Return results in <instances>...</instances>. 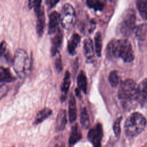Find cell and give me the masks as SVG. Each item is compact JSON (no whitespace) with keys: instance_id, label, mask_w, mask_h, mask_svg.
I'll return each mask as SVG.
<instances>
[{"instance_id":"cell-1","label":"cell","mask_w":147,"mask_h":147,"mask_svg":"<svg viewBox=\"0 0 147 147\" xmlns=\"http://www.w3.org/2000/svg\"><path fill=\"white\" fill-rule=\"evenodd\" d=\"M109 58H121L125 62H131L134 59V53L131 43L127 39L113 40L107 47Z\"/></svg>"},{"instance_id":"cell-2","label":"cell","mask_w":147,"mask_h":147,"mask_svg":"<svg viewBox=\"0 0 147 147\" xmlns=\"http://www.w3.org/2000/svg\"><path fill=\"white\" fill-rule=\"evenodd\" d=\"M13 69L20 78H24L29 72L31 67V60L26 51L17 49L13 61Z\"/></svg>"},{"instance_id":"cell-3","label":"cell","mask_w":147,"mask_h":147,"mask_svg":"<svg viewBox=\"0 0 147 147\" xmlns=\"http://www.w3.org/2000/svg\"><path fill=\"white\" fill-rule=\"evenodd\" d=\"M146 125V120L141 113H133L126 120L125 133L128 137H135L144 130Z\"/></svg>"},{"instance_id":"cell-4","label":"cell","mask_w":147,"mask_h":147,"mask_svg":"<svg viewBox=\"0 0 147 147\" xmlns=\"http://www.w3.org/2000/svg\"><path fill=\"white\" fill-rule=\"evenodd\" d=\"M136 22V15L131 9L126 10L119 20L117 26V32L119 34L127 37L133 31Z\"/></svg>"},{"instance_id":"cell-5","label":"cell","mask_w":147,"mask_h":147,"mask_svg":"<svg viewBox=\"0 0 147 147\" xmlns=\"http://www.w3.org/2000/svg\"><path fill=\"white\" fill-rule=\"evenodd\" d=\"M138 86L131 79H126L120 85L118 90V97L124 101L136 100Z\"/></svg>"},{"instance_id":"cell-6","label":"cell","mask_w":147,"mask_h":147,"mask_svg":"<svg viewBox=\"0 0 147 147\" xmlns=\"http://www.w3.org/2000/svg\"><path fill=\"white\" fill-rule=\"evenodd\" d=\"M60 23L65 29H72L76 21V14L74 7L69 3L63 5L59 14Z\"/></svg>"},{"instance_id":"cell-7","label":"cell","mask_w":147,"mask_h":147,"mask_svg":"<svg viewBox=\"0 0 147 147\" xmlns=\"http://www.w3.org/2000/svg\"><path fill=\"white\" fill-rule=\"evenodd\" d=\"M103 137V129L100 123H97L91 129L87 135L88 141L94 146H100Z\"/></svg>"},{"instance_id":"cell-8","label":"cell","mask_w":147,"mask_h":147,"mask_svg":"<svg viewBox=\"0 0 147 147\" xmlns=\"http://www.w3.org/2000/svg\"><path fill=\"white\" fill-rule=\"evenodd\" d=\"M53 34L51 40V53L52 56H55L57 53H60V50L63 40V33L61 30L59 28Z\"/></svg>"},{"instance_id":"cell-9","label":"cell","mask_w":147,"mask_h":147,"mask_svg":"<svg viewBox=\"0 0 147 147\" xmlns=\"http://www.w3.org/2000/svg\"><path fill=\"white\" fill-rule=\"evenodd\" d=\"M136 100L142 106H147V79L142 81L138 86Z\"/></svg>"},{"instance_id":"cell-10","label":"cell","mask_w":147,"mask_h":147,"mask_svg":"<svg viewBox=\"0 0 147 147\" xmlns=\"http://www.w3.org/2000/svg\"><path fill=\"white\" fill-rule=\"evenodd\" d=\"M37 15V21H36V31L38 37H41L42 36L44 27H45V14L44 9L41 8L37 11H36Z\"/></svg>"},{"instance_id":"cell-11","label":"cell","mask_w":147,"mask_h":147,"mask_svg":"<svg viewBox=\"0 0 147 147\" xmlns=\"http://www.w3.org/2000/svg\"><path fill=\"white\" fill-rule=\"evenodd\" d=\"M59 14L56 11L52 12L49 16V21L48 25V33L49 34H54L59 29Z\"/></svg>"},{"instance_id":"cell-12","label":"cell","mask_w":147,"mask_h":147,"mask_svg":"<svg viewBox=\"0 0 147 147\" xmlns=\"http://www.w3.org/2000/svg\"><path fill=\"white\" fill-rule=\"evenodd\" d=\"M80 41V37L78 33H74L67 44V51L71 55H74L76 53V49Z\"/></svg>"},{"instance_id":"cell-13","label":"cell","mask_w":147,"mask_h":147,"mask_svg":"<svg viewBox=\"0 0 147 147\" xmlns=\"http://www.w3.org/2000/svg\"><path fill=\"white\" fill-rule=\"evenodd\" d=\"M67 115L65 110H60L57 114L56 123L55 129L56 131H60L64 130L67 124Z\"/></svg>"},{"instance_id":"cell-14","label":"cell","mask_w":147,"mask_h":147,"mask_svg":"<svg viewBox=\"0 0 147 147\" xmlns=\"http://www.w3.org/2000/svg\"><path fill=\"white\" fill-rule=\"evenodd\" d=\"M82 138V134L79 125L76 123L72 127L68 143L70 146L75 145Z\"/></svg>"},{"instance_id":"cell-15","label":"cell","mask_w":147,"mask_h":147,"mask_svg":"<svg viewBox=\"0 0 147 147\" xmlns=\"http://www.w3.org/2000/svg\"><path fill=\"white\" fill-rule=\"evenodd\" d=\"M68 117L70 123H73L75 121L77 118V109L75 97L73 94H71L69 99L68 106Z\"/></svg>"},{"instance_id":"cell-16","label":"cell","mask_w":147,"mask_h":147,"mask_svg":"<svg viewBox=\"0 0 147 147\" xmlns=\"http://www.w3.org/2000/svg\"><path fill=\"white\" fill-rule=\"evenodd\" d=\"M70 84H71V74L69 71H66L64 74V79H63L61 87V100L62 102H64L66 99V96L69 90Z\"/></svg>"},{"instance_id":"cell-17","label":"cell","mask_w":147,"mask_h":147,"mask_svg":"<svg viewBox=\"0 0 147 147\" xmlns=\"http://www.w3.org/2000/svg\"><path fill=\"white\" fill-rule=\"evenodd\" d=\"M15 77L11 74L8 68L0 67V86L5 83H9L15 80Z\"/></svg>"},{"instance_id":"cell-18","label":"cell","mask_w":147,"mask_h":147,"mask_svg":"<svg viewBox=\"0 0 147 147\" xmlns=\"http://www.w3.org/2000/svg\"><path fill=\"white\" fill-rule=\"evenodd\" d=\"M52 110L51 109L48 107L43 108L40 111H39L37 114L34 119V124L37 125L40 123L48 117H49L52 114Z\"/></svg>"},{"instance_id":"cell-19","label":"cell","mask_w":147,"mask_h":147,"mask_svg":"<svg viewBox=\"0 0 147 147\" xmlns=\"http://www.w3.org/2000/svg\"><path fill=\"white\" fill-rule=\"evenodd\" d=\"M83 48H84V55L86 58L88 59H92L94 57V51L93 43L91 38H88L84 40Z\"/></svg>"},{"instance_id":"cell-20","label":"cell","mask_w":147,"mask_h":147,"mask_svg":"<svg viewBox=\"0 0 147 147\" xmlns=\"http://www.w3.org/2000/svg\"><path fill=\"white\" fill-rule=\"evenodd\" d=\"M77 84L78 88L84 93L87 92V81L85 73L81 71L77 77Z\"/></svg>"},{"instance_id":"cell-21","label":"cell","mask_w":147,"mask_h":147,"mask_svg":"<svg viewBox=\"0 0 147 147\" xmlns=\"http://www.w3.org/2000/svg\"><path fill=\"white\" fill-rule=\"evenodd\" d=\"M80 122L83 128L88 129L90 126L89 116L85 107H83L80 111Z\"/></svg>"},{"instance_id":"cell-22","label":"cell","mask_w":147,"mask_h":147,"mask_svg":"<svg viewBox=\"0 0 147 147\" xmlns=\"http://www.w3.org/2000/svg\"><path fill=\"white\" fill-rule=\"evenodd\" d=\"M137 6L142 18L147 20V0H137Z\"/></svg>"},{"instance_id":"cell-23","label":"cell","mask_w":147,"mask_h":147,"mask_svg":"<svg viewBox=\"0 0 147 147\" xmlns=\"http://www.w3.org/2000/svg\"><path fill=\"white\" fill-rule=\"evenodd\" d=\"M102 47V37L100 32H98L95 36V48L96 55L98 57L100 56L101 51Z\"/></svg>"},{"instance_id":"cell-24","label":"cell","mask_w":147,"mask_h":147,"mask_svg":"<svg viewBox=\"0 0 147 147\" xmlns=\"http://www.w3.org/2000/svg\"><path fill=\"white\" fill-rule=\"evenodd\" d=\"M87 3L95 10H101L103 7V4L100 0H87Z\"/></svg>"},{"instance_id":"cell-25","label":"cell","mask_w":147,"mask_h":147,"mask_svg":"<svg viewBox=\"0 0 147 147\" xmlns=\"http://www.w3.org/2000/svg\"><path fill=\"white\" fill-rule=\"evenodd\" d=\"M109 81L110 84L113 87H116L119 83V77L117 71H112L109 76Z\"/></svg>"},{"instance_id":"cell-26","label":"cell","mask_w":147,"mask_h":147,"mask_svg":"<svg viewBox=\"0 0 147 147\" xmlns=\"http://www.w3.org/2000/svg\"><path fill=\"white\" fill-rule=\"evenodd\" d=\"M54 57H55V67L56 68V69L58 72H60L63 69V63L61 55L60 53H59Z\"/></svg>"},{"instance_id":"cell-27","label":"cell","mask_w":147,"mask_h":147,"mask_svg":"<svg viewBox=\"0 0 147 147\" xmlns=\"http://www.w3.org/2000/svg\"><path fill=\"white\" fill-rule=\"evenodd\" d=\"M42 0H29V8H34V10L36 11H38L41 7V3Z\"/></svg>"},{"instance_id":"cell-28","label":"cell","mask_w":147,"mask_h":147,"mask_svg":"<svg viewBox=\"0 0 147 147\" xmlns=\"http://www.w3.org/2000/svg\"><path fill=\"white\" fill-rule=\"evenodd\" d=\"M122 120V117L118 118L114 122L113 126V129L114 133L117 137H119L121 133V129H120V123Z\"/></svg>"},{"instance_id":"cell-29","label":"cell","mask_w":147,"mask_h":147,"mask_svg":"<svg viewBox=\"0 0 147 147\" xmlns=\"http://www.w3.org/2000/svg\"><path fill=\"white\" fill-rule=\"evenodd\" d=\"M8 90L9 87L5 84L0 86V100L7 94Z\"/></svg>"},{"instance_id":"cell-30","label":"cell","mask_w":147,"mask_h":147,"mask_svg":"<svg viewBox=\"0 0 147 147\" xmlns=\"http://www.w3.org/2000/svg\"><path fill=\"white\" fill-rule=\"evenodd\" d=\"M6 49V43L5 41H2L0 43V57L4 54Z\"/></svg>"},{"instance_id":"cell-31","label":"cell","mask_w":147,"mask_h":147,"mask_svg":"<svg viewBox=\"0 0 147 147\" xmlns=\"http://www.w3.org/2000/svg\"><path fill=\"white\" fill-rule=\"evenodd\" d=\"M49 6L51 7H53L55 5H56L57 4V3H58V2L60 0H49Z\"/></svg>"},{"instance_id":"cell-32","label":"cell","mask_w":147,"mask_h":147,"mask_svg":"<svg viewBox=\"0 0 147 147\" xmlns=\"http://www.w3.org/2000/svg\"><path fill=\"white\" fill-rule=\"evenodd\" d=\"M75 94L77 96H80V90L79 88H76L75 90Z\"/></svg>"},{"instance_id":"cell-33","label":"cell","mask_w":147,"mask_h":147,"mask_svg":"<svg viewBox=\"0 0 147 147\" xmlns=\"http://www.w3.org/2000/svg\"><path fill=\"white\" fill-rule=\"evenodd\" d=\"M48 1H49V0H47V2H48Z\"/></svg>"}]
</instances>
